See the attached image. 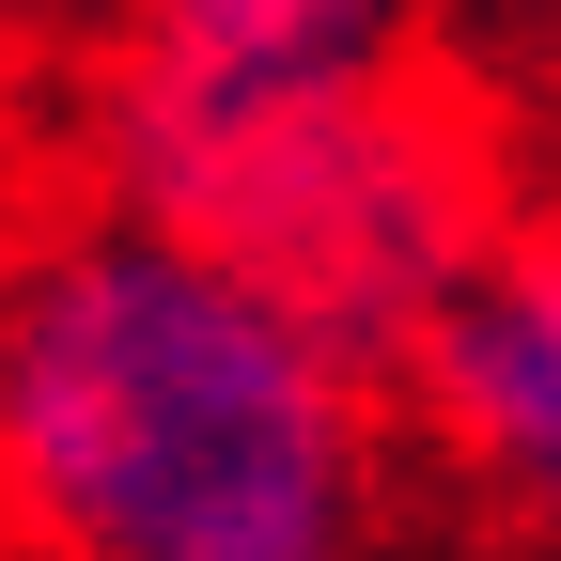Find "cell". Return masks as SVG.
<instances>
[{
    "instance_id": "2",
    "label": "cell",
    "mask_w": 561,
    "mask_h": 561,
    "mask_svg": "<svg viewBox=\"0 0 561 561\" xmlns=\"http://www.w3.org/2000/svg\"><path fill=\"white\" fill-rule=\"evenodd\" d=\"M405 94L390 0H125L110 62V172L172 219H219L297 140Z\"/></svg>"
},
{
    "instance_id": "3",
    "label": "cell",
    "mask_w": 561,
    "mask_h": 561,
    "mask_svg": "<svg viewBox=\"0 0 561 561\" xmlns=\"http://www.w3.org/2000/svg\"><path fill=\"white\" fill-rule=\"evenodd\" d=\"M390 375L500 515L561 530V234H468L405 312Z\"/></svg>"
},
{
    "instance_id": "1",
    "label": "cell",
    "mask_w": 561,
    "mask_h": 561,
    "mask_svg": "<svg viewBox=\"0 0 561 561\" xmlns=\"http://www.w3.org/2000/svg\"><path fill=\"white\" fill-rule=\"evenodd\" d=\"M359 343L172 203L0 250V530L79 561H328L359 530Z\"/></svg>"
},
{
    "instance_id": "4",
    "label": "cell",
    "mask_w": 561,
    "mask_h": 561,
    "mask_svg": "<svg viewBox=\"0 0 561 561\" xmlns=\"http://www.w3.org/2000/svg\"><path fill=\"white\" fill-rule=\"evenodd\" d=\"M47 16H62V0H0V47H16V32H47Z\"/></svg>"
}]
</instances>
